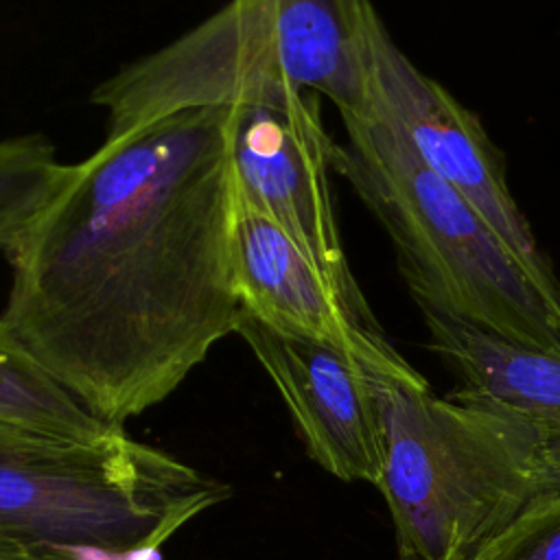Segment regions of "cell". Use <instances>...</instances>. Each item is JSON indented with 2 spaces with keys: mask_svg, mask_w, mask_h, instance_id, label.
<instances>
[{
  "mask_svg": "<svg viewBox=\"0 0 560 560\" xmlns=\"http://www.w3.org/2000/svg\"><path fill=\"white\" fill-rule=\"evenodd\" d=\"M234 214L230 105L105 138L7 252L0 328L122 427L236 330Z\"/></svg>",
  "mask_w": 560,
  "mask_h": 560,
  "instance_id": "1",
  "label": "cell"
},
{
  "mask_svg": "<svg viewBox=\"0 0 560 560\" xmlns=\"http://www.w3.org/2000/svg\"><path fill=\"white\" fill-rule=\"evenodd\" d=\"M374 381L383 420L376 488L400 560H470L549 492L545 435L527 413L462 389L440 398L429 383L381 372Z\"/></svg>",
  "mask_w": 560,
  "mask_h": 560,
  "instance_id": "2",
  "label": "cell"
},
{
  "mask_svg": "<svg viewBox=\"0 0 560 560\" xmlns=\"http://www.w3.org/2000/svg\"><path fill=\"white\" fill-rule=\"evenodd\" d=\"M341 173L376 214L420 311L512 343L560 352V293L545 289L483 217L424 166L400 129L368 98L341 116Z\"/></svg>",
  "mask_w": 560,
  "mask_h": 560,
  "instance_id": "3",
  "label": "cell"
},
{
  "mask_svg": "<svg viewBox=\"0 0 560 560\" xmlns=\"http://www.w3.org/2000/svg\"><path fill=\"white\" fill-rule=\"evenodd\" d=\"M365 101V70L348 0H230L201 24L105 79L92 103L107 136L179 109L269 105L291 112Z\"/></svg>",
  "mask_w": 560,
  "mask_h": 560,
  "instance_id": "4",
  "label": "cell"
},
{
  "mask_svg": "<svg viewBox=\"0 0 560 560\" xmlns=\"http://www.w3.org/2000/svg\"><path fill=\"white\" fill-rule=\"evenodd\" d=\"M225 494L122 427L72 440L0 422V536L39 556L147 553Z\"/></svg>",
  "mask_w": 560,
  "mask_h": 560,
  "instance_id": "5",
  "label": "cell"
},
{
  "mask_svg": "<svg viewBox=\"0 0 560 560\" xmlns=\"http://www.w3.org/2000/svg\"><path fill=\"white\" fill-rule=\"evenodd\" d=\"M368 98L400 129L429 171L453 186L549 291L560 282L510 192L503 162L479 118L424 74L394 42L372 0H348Z\"/></svg>",
  "mask_w": 560,
  "mask_h": 560,
  "instance_id": "6",
  "label": "cell"
},
{
  "mask_svg": "<svg viewBox=\"0 0 560 560\" xmlns=\"http://www.w3.org/2000/svg\"><path fill=\"white\" fill-rule=\"evenodd\" d=\"M230 107L236 195L284 228L354 306L368 308L341 245L328 182L337 144L319 105L304 112Z\"/></svg>",
  "mask_w": 560,
  "mask_h": 560,
  "instance_id": "7",
  "label": "cell"
},
{
  "mask_svg": "<svg viewBox=\"0 0 560 560\" xmlns=\"http://www.w3.org/2000/svg\"><path fill=\"white\" fill-rule=\"evenodd\" d=\"M232 271L241 308L284 332L330 343L389 378H427L385 339L370 308L354 306L273 219L236 195Z\"/></svg>",
  "mask_w": 560,
  "mask_h": 560,
  "instance_id": "8",
  "label": "cell"
},
{
  "mask_svg": "<svg viewBox=\"0 0 560 560\" xmlns=\"http://www.w3.org/2000/svg\"><path fill=\"white\" fill-rule=\"evenodd\" d=\"M234 332L276 383L311 457L341 481L376 486L383 420L374 372L330 343L273 328L245 308Z\"/></svg>",
  "mask_w": 560,
  "mask_h": 560,
  "instance_id": "9",
  "label": "cell"
},
{
  "mask_svg": "<svg viewBox=\"0 0 560 560\" xmlns=\"http://www.w3.org/2000/svg\"><path fill=\"white\" fill-rule=\"evenodd\" d=\"M0 422L72 440L118 429L94 416L0 328Z\"/></svg>",
  "mask_w": 560,
  "mask_h": 560,
  "instance_id": "10",
  "label": "cell"
},
{
  "mask_svg": "<svg viewBox=\"0 0 560 560\" xmlns=\"http://www.w3.org/2000/svg\"><path fill=\"white\" fill-rule=\"evenodd\" d=\"M74 164L57 160L42 136L0 142V249L9 252L57 197Z\"/></svg>",
  "mask_w": 560,
  "mask_h": 560,
  "instance_id": "11",
  "label": "cell"
},
{
  "mask_svg": "<svg viewBox=\"0 0 560 560\" xmlns=\"http://www.w3.org/2000/svg\"><path fill=\"white\" fill-rule=\"evenodd\" d=\"M470 560H560V492L534 501Z\"/></svg>",
  "mask_w": 560,
  "mask_h": 560,
  "instance_id": "12",
  "label": "cell"
},
{
  "mask_svg": "<svg viewBox=\"0 0 560 560\" xmlns=\"http://www.w3.org/2000/svg\"><path fill=\"white\" fill-rule=\"evenodd\" d=\"M0 560H59V556H39L18 542H11L0 536Z\"/></svg>",
  "mask_w": 560,
  "mask_h": 560,
  "instance_id": "13",
  "label": "cell"
},
{
  "mask_svg": "<svg viewBox=\"0 0 560 560\" xmlns=\"http://www.w3.org/2000/svg\"><path fill=\"white\" fill-rule=\"evenodd\" d=\"M61 560H68V558H61Z\"/></svg>",
  "mask_w": 560,
  "mask_h": 560,
  "instance_id": "14",
  "label": "cell"
}]
</instances>
